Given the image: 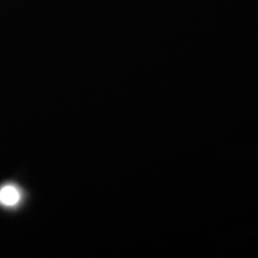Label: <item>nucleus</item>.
<instances>
[{
    "label": "nucleus",
    "mask_w": 258,
    "mask_h": 258,
    "mask_svg": "<svg viewBox=\"0 0 258 258\" xmlns=\"http://www.w3.org/2000/svg\"><path fill=\"white\" fill-rule=\"evenodd\" d=\"M22 200V192L16 185L6 184L0 188V204L3 207H16Z\"/></svg>",
    "instance_id": "nucleus-1"
}]
</instances>
